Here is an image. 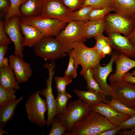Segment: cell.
<instances>
[{
    "label": "cell",
    "mask_w": 135,
    "mask_h": 135,
    "mask_svg": "<svg viewBox=\"0 0 135 135\" xmlns=\"http://www.w3.org/2000/svg\"><path fill=\"white\" fill-rule=\"evenodd\" d=\"M10 5V0H0V10L1 13H6Z\"/></svg>",
    "instance_id": "60d3db41"
},
{
    "label": "cell",
    "mask_w": 135,
    "mask_h": 135,
    "mask_svg": "<svg viewBox=\"0 0 135 135\" xmlns=\"http://www.w3.org/2000/svg\"><path fill=\"white\" fill-rule=\"evenodd\" d=\"M28 0H10L11 5L10 8L6 12L5 20L15 16H18L22 18L20 10V7L22 4Z\"/></svg>",
    "instance_id": "f546056e"
},
{
    "label": "cell",
    "mask_w": 135,
    "mask_h": 135,
    "mask_svg": "<svg viewBox=\"0 0 135 135\" xmlns=\"http://www.w3.org/2000/svg\"><path fill=\"white\" fill-rule=\"evenodd\" d=\"M40 92L37 90L29 96L25 106L30 121L42 127L46 124L44 114L47 110V107L46 100L40 96Z\"/></svg>",
    "instance_id": "5b68a950"
},
{
    "label": "cell",
    "mask_w": 135,
    "mask_h": 135,
    "mask_svg": "<svg viewBox=\"0 0 135 135\" xmlns=\"http://www.w3.org/2000/svg\"><path fill=\"white\" fill-rule=\"evenodd\" d=\"M93 9L92 7L87 6L82 7L78 10L72 12L74 21L86 22L89 20L90 14Z\"/></svg>",
    "instance_id": "f1b7e54d"
},
{
    "label": "cell",
    "mask_w": 135,
    "mask_h": 135,
    "mask_svg": "<svg viewBox=\"0 0 135 135\" xmlns=\"http://www.w3.org/2000/svg\"><path fill=\"white\" fill-rule=\"evenodd\" d=\"M105 32H114L122 34L127 37L133 29L134 18H129L116 13H108L105 16Z\"/></svg>",
    "instance_id": "9c48e42d"
},
{
    "label": "cell",
    "mask_w": 135,
    "mask_h": 135,
    "mask_svg": "<svg viewBox=\"0 0 135 135\" xmlns=\"http://www.w3.org/2000/svg\"><path fill=\"white\" fill-rule=\"evenodd\" d=\"M73 78L72 76H64V77L55 76L54 80L58 92H66V85L72 81Z\"/></svg>",
    "instance_id": "4dcf8cb0"
},
{
    "label": "cell",
    "mask_w": 135,
    "mask_h": 135,
    "mask_svg": "<svg viewBox=\"0 0 135 135\" xmlns=\"http://www.w3.org/2000/svg\"><path fill=\"white\" fill-rule=\"evenodd\" d=\"M9 64L14 73L19 84L27 82L31 76L32 70L30 64L16 55H10L8 59Z\"/></svg>",
    "instance_id": "4fadbf2b"
},
{
    "label": "cell",
    "mask_w": 135,
    "mask_h": 135,
    "mask_svg": "<svg viewBox=\"0 0 135 135\" xmlns=\"http://www.w3.org/2000/svg\"><path fill=\"white\" fill-rule=\"evenodd\" d=\"M35 54L45 61L55 60L68 54L56 38L44 37L34 46Z\"/></svg>",
    "instance_id": "8992f818"
},
{
    "label": "cell",
    "mask_w": 135,
    "mask_h": 135,
    "mask_svg": "<svg viewBox=\"0 0 135 135\" xmlns=\"http://www.w3.org/2000/svg\"><path fill=\"white\" fill-rule=\"evenodd\" d=\"M43 0H28L21 5L20 10L22 18H30L41 15Z\"/></svg>",
    "instance_id": "7402d4cb"
},
{
    "label": "cell",
    "mask_w": 135,
    "mask_h": 135,
    "mask_svg": "<svg viewBox=\"0 0 135 135\" xmlns=\"http://www.w3.org/2000/svg\"><path fill=\"white\" fill-rule=\"evenodd\" d=\"M128 81L122 80L108 84L112 98L131 108L135 109V85Z\"/></svg>",
    "instance_id": "52a82bcc"
},
{
    "label": "cell",
    "mask_w": 135,
    "mask_h": 135,
    "mask_svg": "<svg viewBox=\"0 0 135 135\" xmlns=\"http://www.w3.org/2000/svg\"><path fill=\"white\" fill-rule=\"evenodd\" d=\"M92 110L105 116L112 124L118 126L131 116L118 112L107 103L100 102L92 106Z\"/></svg>",
    "instance_id": "2e32d148"
},
{
    "label": "cell",
    "mask_w": 135,
    "mask_h": 135,
    "mask_svg": "<svg viewBox=\"0 0 135 135\" xmlns=\"http://www.w3.org/2000/svg\"><path fill=\"white\" fill-rule=\"evenodd\" d=\"M121 130H126L135 128V114L118 125Z\"/></svg>",
    "instance_id": "74e56055"
},
{
    "label": "cell",
    "mask_w": 135,
    "mask_h": 135,
    "mask_svg": "<svg viewBox=\"0 0 135 135\" xmlns=\"http://www.w3.org/2000/svg\"><path fill=\"white\" fill-rule=\"evenodd\" d=\"M108 36L110 44L112 49L125 56L135 58V48L130 42L127 37L116 32H106Z\"/></svg>",
    "instance_id": "5bb4252c"
},
{
    "label": "cell",
    "mask_w": 135,
    "mask_h": 135,
    "mask_svg": "<svg viewBox=\"0 0 135 135\" xmlns=\"http://www.w3.org/2000/svg\"><path fill=\"white\" fill-rule=\"evenodd\" d=\"M68 54L69 55V62L68 67L65 72L64 76H72L73 78H75L77 76V72L78 65L75 63L70 53Z\"/></svg>",
    "instance_id": "d590c367"
},
{
    "label": "cell",
    "mask_w": 135,
    "mask_h": 135,
    "mask_svg": "<svg viewBox=\"0 0 135 135\" xmlns=\"http://www.w3.org/2000/svg\"><path fill=\"white\" fill-rule=\"evenodd\" d=\"M134 18V24L133 29L127 37L131 44L135 48V16Z\"/></svg>",
    "instance_id": "7bdbcfd3"
},
{
    "label": "cell",
    "mask_w": 135,
    "mask_h": 135,
    "mask_svg": "<svg viewBox=\"0 0 135 135\" xmlns=\"http://www.w3.org/2000/svg\"><path fill=\"white\" fill-rule=\"evenodd\" d=\"M51 125V128L48 135H62L64 134L67 130L65 127L54 119Z\"/></svg>",
    "instance_id": "e575fe53"
},
{
    "label": "cell",
    "mask_w": 135,
    "mask_h": 135,
    "mask_svg": "<svg viewBox=\"0 0 135 135\" xmlns=\"http://www.w3.org/2000/svg\"><path fill=\"white\" fill-rule=\"evenodd\" d=\"M3 21L1 20L0 21V45H8L10 44L12 41L4 30L3 24Z\"/></svg>",
    "instance_id": "ab89813d"
},
{
    "label": "cell",
    "mask_w": 135,
    "mask_h": 135,
    "mask_svg": "<svg viewBox=\"0 0 135 135\" xmlns=\"http://www.w3.org/2000/svg\"><path fill=\"white\" fill-rule=\"evenodd\" d=\"M16 90L0 85V106L16 99Z\"/></svg>",
    "instance_id": "83f0119b"
},
{
    "label": "cell",
    "mask_w": 135,
    "mask_h": 135,
    "mask_svg": "<svg viewBox=\"0 0 135 135\" xmlns=\"http://www.w3.org/2000/svg\"><path fill=\"white\" fill-rule=\"evenodd\" d=\"M20 28L21 33L24 37L22 42V47L34 46L43 38L44 35L36 27L20 21Z\"/></svg>",
    "instance_id": "ac0fdd59"
},
{
    "label": "cell",
    "mask_w": 135,
    "mask_h": 135,
    "mask_svg": "<svg viewBox=\"0 0 135 135\" xmlns=\"http://www.w3.org/2000/svg\"><path fill=\"white\" fill-rule=\"evenodd\" d=\"M73 91L79 99L92 106L100 102L107 103L108 102L102 92L91 90L84 91L76 89H74Z\"/></svg>",
    "instance_id": "ffe728a7"
},
{
    "label": "cell",
    "mask_w": 135,
    "mask_h": 135,
    "mask_svg": "<svg viewBox=\"0 0 135 135\" xmlns=\"http://www.w3.org/2000/svg\"><path fill=\"white\" fill-rule=\"evenodd\" d=\"M90 48L88 47L82 42L76 43L70 52L72 55L75 63L82 67L80 72L82 75L85 73L89 66Z\"/></svg>",
    "instance_id": "e0dca14e"
},
{
    "label": "cell",
    "mask_w": 135,
    "mask_h": 135,
    "mask_svg": "<svg viewBox=\"0 0 135 135\" xmlns=\"http://www.w3.org/2000/svg\"><path fill=\"white\" fill-rule=\"evenodd\" d=\"M119 54L114 50L112 52L111 55V58L107 64L102 66L99 64L93 68L94 78L105 96H110L111 94V88L106 82V79L110 73L113 71L112 65Z\"/></svg>",
    "instance_id": "7c38bea8"
},
{
    "label": "cell",
    "mask_w": 135,
    "mask_h": 135,
    "mask_svg": "<svg viewBox=\"0 0 135 135\" xmlns=\"http://www.w3.org/2000/svg\"><path fill=\"white\" fill-rule=\"evenodd\" d=\"M113 0H85L82 7L90 6L93 9L104 8L111 6Z\"/></svg>",
    "instance_id": "d6a6232c"
},
{
    "label": "cell",
    "mask_w": 135,
    "mask_h": 135,
    "mask_svg": "<svg viewBox=\"0 0 135 135\" xmlns=\"http://www.w3.org/2000/svg\"><path fill=\"white\" fill-rule=\"evenodd\" d=\"M112 50L110 44H108L103 49L102 51V54L104 57L106 55H111L112 52Z\"/></svg>",
    "instance_id": "f6af8a7d"
},
{
    "label": "cell",
    "mask_w": 135,
    "mask_h": 135,
    "mask_svg": "<svg viewBox=\"0 0 135 135\" xmlns=\"http://www.w3.org/2000/svg\"><path fill=\"white\" fill-rule=\"evenodd\" d=\"M93 68L91 66H90L86 72L82 75L86 80L87 89L88 90L99 91L104 94L94 78Z\"/></svg>",
    "instance_id": "4316f807"
},
{
    "label": "cell",
    "mask_w": 135,
    "mask_h": 135,
    "mask_svg": "<svg viewBox=\"0 0 135 135\" xmlns=\"http://www.w3.org/2000/svg\"><path fill=\"white\" fill-rule=\"evenodd\" d=\"M23 96L0 106V126L4 127L13 118L18 104L22 100Z\"/></svg>",
    "instance_id": "603a6c76"
},
{
    "label": "cell",
    "mask_w": 135,
    "mask_h": 135,
    "mask_svg": "<svg viewBox=\"0 0 135 135\" xmlns=\"http://www.w3.org/2000/svg\"><path fill=\"white\" fill-rule=\"evenodd\" d=\"M120 130L118 126L115 128L105 131L99 135H114L119 133Z\"/></svg>",
    "instance_id": "b9f144b4"
},
{
    "label": "cell",
    "mask_w": 135,
    "mask_h": 135,
    "mask_svg": "<svg viewBox=\"0 0 135 135\" xmlns=\"http://www.w3.org/2000/svg\"><path fill=\"white\" fill-rule=\"evenodd\" d=\"M72 12L63 4L61 0H43L42 16L67 23L74 21Z\"/></svg>",
    "instance_id": "30bf717a"
},
{
    "label": "cell",
    "mask_w": 135,
    "mask_h": 135,
    "mask_svg": "<svg viewBox=\"0 0 135 135\" xmlns=\"http://www.w3.org/2000/svg\"><path fill=\"white\" fill-rule=\"evenodd\" d=\"M0 85L15 90L20 89L13 71L9 64L0 68Z\"/></svg>",
    "instance_id": "44dd1931"
},
{
    "label": "cell",
    "mask_w": 135,
    "mask_h": 135,
    "mask_svg": "<svg viewBox=\"0 0 135 135\" xmlns=\"http://www.w3.org/2000/svg\"><path fill=\"white\" fill-rule=\"evenodd\" d=\"M3 127L2 126H0V135H2L4 134H10L8 132L4 130L3 129Z\"/></svg>",
    "instance_id": "7dc6e473"
},
{
    "label": "cell",
    "mask_w": 135,
    "mask_h": 135,
    "mask_svg": "<svg viewBox=\"0 0 135 135\" xmlns=\"http://www.w3.org/2000/svg\"><path fill=\"white\" fill-rule=\"evenodd\" d=\"M114 11L111 6L104 8L93 9L89 16V20H96L104 18L106 15L111 11Z\"/></svg>",
    "instance_id": "1f68e13d"
},
{
    "label": "cell",
    "mask_w": 135,
    "mask_h": 135,
    "mask_svg": "<svg viewBox=\"0 0 135 135\" xmlns=\"http://www.w3.org/2000/svg\"><path fill=\"white\" fill-rule=\"evenodd\" d=\"M105 17L96 20H89L85 22L84 29L86 38H94L104 32L105 28Z\"/></svg>",
    "instance_id": "cb8c5ba5"
},
{
    "label": "cell",
    "mask_w": 135,
    "mask_h": 135,
    "mask_svg": "<svg viewBox=\"0 0 135 135\" xmlns=\"http://www.w3.org/2000/svg\"><path fill=\"white\" fill-rule=\"evenodd\" d=\"M114 124L101 114L92 110L84 119L75 123L65 135H99L114 128Z\"/></svg>",
    "instance_id": "6da1fadb"
},
{
    "label": "cell",
    "mask_w": 135,
    "mask_h": 135,
    "mask_svg": "<svg viewBox=\"0 0 135 135\" xmlns=\"http://www.w3.org/2000/svg\"><path fill=\"white\" fill-rule=\"evenodd\" d=\"M20 20L34 26L45 37L56 36L65 28L67 24L58 19L41 15L30 18H21Z\"/></svg>",
    "instance_id": "277c9868"
},
{
    "label": "cell",
    "mask_w": 135,
    "mask_h": 135,
    "mask_svg": "<svg viewBox=\"0 0 135 135\" xmlns=\"http://www.w3.org/2000/svg\"><path fill=\"white\" fill-rule=\"evenodd\" d=\"M72 97L66 92H58L56 100V115L63 112L66 109L68 101Z\"/></svg>",
    "instance_id": "d4e9b609"
},
{
    "label": "cell",
    "mask_w": 135,
    "mask_h": 135,
    "mask_svg": "<svg viewBox=\"0 0 135 135\" xmlns=\"http://www.w3.org/2000/svg\"><path fill=\"white\" fill-rule=\"evenodd\" d=\"M92 110V106L78 99L70 101L65 110L54 119L69 130L77 122L85 118Z\"/></svg>",
    "instance_id": "7a4b0ae2"
},
{
    "label": "cell",
    "mask_w": 135,
    "mask_h": 135,
    "mask_svg": "<svg viewBox=\"0 0 135 135\" xmlns=\"http://www.w3.org/2000/svg\"><path fill=\"white\" fill-rule=\"evenodd\" d=\"M94 38L96 41L94 46L98 52L104 57L102 54V51L104 47L110 44L108 37L105 36L103 33H102L97 35Z\"/></svg>",
    "instance_id": "836d02e7"
},
{
    "label": "cell",
    "mask_w": 135,
    "mask_h": 135,
    "mask_svg": "<svg viewBox=\"0 0 135 135\" xmlns=\"http://www.w3.org/2000/svg\"><path fill=\"white\" fill-rule=\"evenodd\" d=\"M44 67L48 69L49 76L46 81V87L40 90V94L44 96L46 98L47 107L46 125L47 127H49L51 125L53 118L56 115V100L53 94L52 88V79L55 72V60H52L50 63H44Z\"/></svg>",
    "instance_id": "ba28073f"
},
{
    "label": "cell",
    "mask_w": 135,
    "mask_h": 135,
    "mask_svg": "<svg viewBox=\"0 0 135 135\" xmlns=\"http://www.w3.org/2000/svg\"><path fill=\"white\" fill-rule=\"evenodd\" d=\"M131 74L132 76H135V69L132 72Z\"/></svg>",
    "instance_id": "c3c4849f"
},
{
    "label": "cell",
    "mask_w": 135,
    "mask_h": 135,
    "mask_svg": "<svg viewBox=\"0 0 135 135\" xmlns=\"http://www.w3.org/2000/svg\"><path fill=\"white\" fill-rule=\"evenodd\" d=\"M85 0H61L63 4L72 12L82 8Z\"/></svg>",
    "instance_id": "8d00e7d4"
},
{
    "label": "cell",
    "mask_w": 135,
    "mask_h": 135,
    "mask_svg": "<svg viewBox=\"0 0 135 135\" xmlns=\"http://www.w3.org/2000/svg\"><path fill=\"white\" fill-rule=\"evenodd\" d=\"M21 18L15 16L3 21V24L5 32L14 44V49L13 54L23 58L24 49L22 44L24 38L21 34L20 28Z\"/></svg>",
    "instance_id": "8fae6325"
},
{
    "label": "cell",
    "mask_w": 135,
    "mask_h": 135,
    "mask_svg": "<svg viewBox=\"0 0 135 135\" xmlns=\"http://www.w3.org/2000/svg\"><path fill=\"white\" fill-rule=\"evenodd\" d=\"M114 62L116 65V70L114 73L110 75L108 78L110 84L122 80V77L124 74L135 67V60L122 53H119Z\"/></svg>",
    "instance_id": "9a60e30c"
},
{
    "label": "cell",
    "mask_w": 135,
    "mask_h": 135,
    "mask_svg": "<svg viewBox=\"0 0 135 135\" xmlns=\"http://www.w3.org/2000/svg\"><path fill=\"white\" fill-rule=\"evenodd\" d=\"M123 80L130 82L135 84V76H132L131 73L128 72L123 75Z\"/></svg>",
    "instance_id": "ee69618b"
},
{
    "label": "cell",
    "mask_w": 135,
    "mask_h": 135,
    "mask_svg": "<svg viewBox=\"0 0 135 135\" xmlns=\"http://www.w3.org/2000/svg\"><path fill=\"white\" fill-rule=\"evenodd\" d=\"M8 49V45H0V68L9 64L8 59L4 58Z\"/></svg>",
    "instance_id": "f35d334b"
},
{
    "label": "cell",
    "mask_w": 135,
    "mask_h": 135,
    "mask_svg": "<svg viewBox=\"0 0 135 135\" xmlns=\"http://www.w3.org/2000/svg\"><path fill=\"white\" fill-rule=\"evenodd\" d=\"M111 6L116 13L129 18L135 16V0H113Z\"/></svg>",
    "instance_id": "d6986e66"
},
{
    "label": "cell",
    "mask_w": 135,
    "mask_h": 135,
    "mask_svg": "<svg viewBox=\"0 0 135 135\" xmlns=\"http://www.w3.org/2000/svg\"><path fill=\"white\" fill-rule=\"evenodd\" d=\"M85 22L73 21L68 23L65 28L55 38L68 54L74 46L87 40L84 29Z\"/></svg>",
    "instance_id": "3957f363"
},
{
    "label": "cell",
    "mask_w": 135,
    "mask_h": 135,
    "mask_svg": "<svg viewBox=\"0 0 135 135\" xmlns=\"http://www.w3.org/2000/svg\"><path fill=\"white\" fill-rule=\"evenodd\" d=\"M120 133V135H135V128L128 130H121Z\"/></svg>",
    "instance_id": "bcb514c9"
},
{
    "label": "cell",
    "mask_w": 135,
    "mask_h": 135,
    "mask_svg": "<svg viewBox=\"0 0 135 135\" xmlns=\"http://www.w3.org/2000/svg\"><path fill=\"white\" fill-rule=\"evenodd\" d=\"M107 103L118 112L132 116L135 114V109L128 107L118 100L112 98Z\"/></svg>",
    "instance_id": "484cf974"
}]
</instances>
